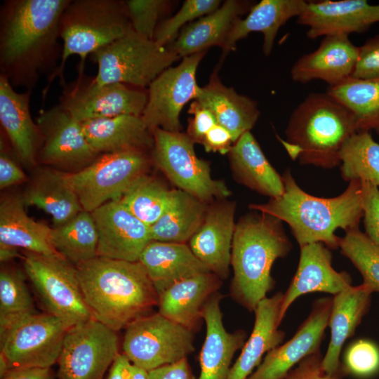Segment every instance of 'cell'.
I'll return each instance as SVG.
<instances>
[{
  "mask_svg": "<svg viewBox=\"0 0 379 379\" xmlns=\"http://www.w3.org/2000/svg\"><path fill=\"white\" fill-rule=\"evenodd\" d=\"M70 0H6L0 7V75L32 91L59 66L60 20Z\"/></svg>",
  "mask_w": 379,
  "mask_h": 379,
  "instance_id": "6da1fadb",
  "label": "cell"
},
{
  "mask_svg": "<svg viewBox=\"0 0 379 379\" xmlns=\"http://www.w3.org/2000/svg\"><path fill=\"white\" fill-rule=\"evenodd\" d=\"M282 178V195L270 198L265 204H251L249 208L286 222L300 247L320 242L330 249H337L340 237L335 234L336 230L347 232L359 228L364 213L361 180L350 181L338 197L321 198L302 190L289 170L284 173Z\"/></svg>",
  "mask_w": 379,
  "mask_h": 379,
  "instance_id": "7a4b0ae2",
  "label": "cell"
},
{
  "mask_svg": "<svg viewBox=\"0 0 379 379\" xmlns=\"http://www.w3.org/2000/svg\"><path fill=\"white\" fill-rule=\"evenodd\" d=\"M76 268L93 318L115 331L158 305L159 294L139 261L97 256Z\"/></svg>",
  "mask_w": 379,
  "mask_h": 379,
  "instance_id": "3957f363",
  "label": "cell"
},
{
  "mask_svg": "<svg viewBox=\"0 0 379 379\" xmlns=\"http://www.w3.org/2000/svg\"><path fill=\"white\" fill-rule=\"evenodd\" d=\"M291 248L279 219L256 211L241 217L236 224L232 244L233 298L248 310L254 311L274 288L271 276L274 262L286 257Z\"/></svg>",
  "mask_w": 379,
  "mask_h": 379,
  "instance_id": "277c9868",
  "label": "cell"
},
{
  "mask_svg": "<svg viewBox=\"0 0 379 379\" xmlns=\"http://www.w3.org/2000/svg\"><path fill=\"white\" fill-rule=\"evenodd\" d=\"M356 132L350 110L326 93H310L293 109L285 131L277 135L288 156L302 165L340 166V152Z\"/></svg>",
  "mask_w": 379,
  "mask_h": 379,
  "instance_id": "5b68a950",
  "label": "cell"
},
{
  "mask_svg": "<svg viewBox=\"0 0 379 379\" xmlns=\"http://www.w3.org/2000/svg\"><path fill=\"white\" fill-rule=\"evenodd\" d=\"M131 28L124 1L70 0L60 20L61 60L48 77L43 98L56 77L60 79L62 86L66 84L64 69L69 56H79L78 71H84L88 55L123 36Z\"/></svg>",
  "mask_w": 379,
  "mask_h": 379,
  "instance_id": "8992f818",
  "label": "cell"
},
{
  "mask_svg": "<svg viewBox=\"0 0 379 379\" xmlns=\"http://www.w3.org/2000/svg\"><path fill=\"white\" fill-rule=\"evenodd\" d=\"M89 57L98 65L93 77L97 84L121 83L145 89L180 58L167 46L139 35L132 28Z\"/></svg>",
  "mask_w": 379,
  "mask_h": 379,
  "instance_id": "52a82bcc",
  "label": "cell"
},
{
  "mask_svg": "<svg viewBox=\"0 0 379 379\" xmlns=\"http://www.w3.org/2000/svg\"><path fill=\"white\" fill-rule=\"evenodd\" d=\"M152 164L147 152L107 153L77 172L65 173V176L83 210L91 213L109 201H119L138 179L147 174Z\"/></svg>",
  "mask_w": 379,
  "mask_h": 379,
  "instance_id": "ba28073f",
  "label": "cell"
},
{
  "mask_svg": "<svg viewBox=\"0 0 379 379\" xmlns=\"http://www.w3.org/2000/svg\"><path fill=\"white\" fill-rule=\"evenodd\" d=\"M70 327L48 313L0 317V347L12 368H51Z\"/></svg>",
  "mask_w": 379,
  "mask_h": 379,
  "instance_id": "9c48e42d",
  "label": "cell"
},
{
  "mask_svg": "<svg viewBox=\"0 0 379 379\" xmlns=\"http://www.w3.org/2000/svg\"><path fill=\"white\" fill-rule=\"evenodd\" d=\"M152 133L153 164L178 190L208 204L230 194L222 181L212 178L208 163L197 157L194 142L187 133L159 128L152 129Z\"/></svg>",
  "mask_w": 379,
  "mask_h": 379,
  "instance_id": "30bf717a",
  "label": "cell"
},
{
  "mask_svg": "<svg viewBox=\"0 0 379 379\" xmlns=\"http://www.w3.org/2000/svg\"><path fill=\"white\" fill-rule=\"evenodd\" d=\"M24 267L46 313L70 328L93 318L80 288L76 266L62 255L26 251Z\"/></svg>",
  "mask_w": 379,
  "mask_h": 379,
  "instance_id": "8fae6325",
  "label": "cell"
},
{
  "mask_svg": "<svg viewBox=\"0 0 379 379\" xmlns=\"http://www.w3.org/2000/svg\"><path fill=\"white\" fill-rule=\"evenodd\" d=\"M122 348L131 364L148 371L174 364L194 350L193 331L161 314H149L126 328Z\"/></svg>",
  "mask_w": 379,
  "mask_h": 379,
  "instance_id": "7c38bea8",
  "label": "cell"
},
{
  "mask_svg": "<svg viewBox=\"0 0 379 379\" xmlns=\"http://www.w3.org/2000/svg\"><path fill=\"white\" fill-rule=\"evenodd\" d=\"M77 79L63 86L58 105L79 122L120 115L141 117L147 89L121 83L97 84L78 71Z\"/></svg>",
  "mask_w": 379,
  "mask_h": 379,
  "instance_id": "4fadbf2b",
  "label": "cell"
},
{
  "mask_svg": "<svg viewBox=\"0 0 379 379\" xmlns=\"http://www.w3.org/2000/svg\"><path fill=\"white\" fill-rule=\"evenodd\" d=\"M119 354L117 331L92 318L68 330L57 362V376L103 379Z\"/></svg>",
  "mask_w": 379,
  "mask_h": 379,
  "instance_id": "5bb4252c",
  "label": "cell"
},
{
  "mask_svg": "<svg viewBox=\"0 0 379 379\" xmlns=\"http://www.w3.org/2000/svg\"><path fill=\"white\" fill-rule=\"evenodd\" d=\"M206 53L183 58L178 65L167 68L149 84L141 117L151 131L159 128L170 132L180 131V112L189 101L197 98L200 91L196 73Z\"/></svg>",
  "mask_w": 379,
  "mask_h": 379,
  "instance_id": "9a60e30c",
  "label": "cell"
},
{
  "mask_svg": "<svg viewBox=\"0 0 379 379\" xmlns=\"http://www.w3.org/2000/svg\"><path fill=\"white\" fill-rule=\"evenodd\" d=\"M36 122L42 136L38 162L58 168L81 169L99 156L87 142L81 122L58 104L41 111Z\"/></svg>",
  "mask_w": 379,
  "mask_h": 379,
  "instance_id": "2e32d148",
  "label": "cell"
},
{
  "mask_svg": "<svg viewBox=\"0 0 379 379\" xmlns=\"http://www.w3.org/2000/svg\"><path fill=\"white\" fill-rule=\"evenodd\" d=\"M91 214L98 232V256L138 261L141 253L152 241L150 227L119 201H109Z\"/></svg>",
  "mask_w": 379,
  "mask_h": 379,
  "instance_id": "e0dca14e",
  "label": "cell"
},
{
  "mask_svg": "<svg viewBox=\"0 0 379 379\" xmlns=\"http://www.w3.org/2000/svg\"><path fill=\"white\" fill-rule=\"evenodd\" d=\"M332 304L333 298L316 300L293 337L268 352L257 370L246 379H284L295 364L320 350Z\"/></svg>",
  "mask_w": 379,
  "mask_h": 379,
  "instance_id": "ac0fdd59",
  "label": "cell"
},
{
  "mask_svg": "<svg viewBox=\"0 0 379 379\" xmlns=\"http://www.w3.org/2000/svg\"><path fill=\"white\" fill-rule=\"evenodd\" d=\"M297 22L308 27L307 36L312 39L361 33L379 22V4L372 5L366 0L307 1Z\"/></svg>",
  "mask_w": 379,
  "mask_h": 379,
  "instance_id": "d6986e66",
  "label": "cell"
},
{
  "mask_svg": "<svg viewBox=\"0 0 379 379\" xmlns=\"http://www.w3.org/2000/svg\"><path fill=\"white\" fill-rule=\"evenodd\" d=\"M235 207L234 202L222 199L209 204L201 225L188 241L195 256L221 279L227 278L231 265Z\"/></svg>",
  "mask_w": 379,
  "mask_h": 379,
  "instance_id": "ffe728a7",
  "label": "cell"
},
{
  "mask_svg": "<svg viewBox=\"0 0 379 379\" xmlns=\"http://www.w3.org/2000/svg\"><path fill=\"white\" fill-rule=\"evenodd\" d=\"M359 55L355 46L345 34L324 36L318 48L299 58L290 70L294 82L306 84L321 80L329 87L351 77Z\"/></svg>",
  "mask_w": 379,
  "mask_h": 379,
  "instance_id": "44dd1931",
  "label": "cell"
},
{
  "mask_svg": "<svg viewBox=\"0 0 379 379\" xmlns=\"http://www.w3.org/2000/svg\"><path fill=\"white\" fill-rule=\"evenodd\" d=\"M32 91L18 92L9 81L0 75V123L4 133L20 161L34 166L42 145L38 124L31 116Z\"/></svg>",
  "mask_w": 379,
  "mask_h": 379,
  "instance_id": "7402d4cb",
  "label": "cell"
},
{
  "mask_svg": "<svg viewBox=\"0 0 379 379\" xmlns=\"http://www.w3.org/2000/svg\"><path fill=\"white\" fill-rule=\"evenodd\" d=\"M352 286V279L345 272H337L332 267V254L322 243L300 246L296 272L284 293L280 319L295 299L312 292H324L333 295Z\"/></svg>",
  "mask_w": 379,
  "mask_h": 379,
  "instance_id": "603a6c76",
  "label": "cell"
},
{
  "mask_svg": "<svg viewBox=\"0 0 379 379\" xmlns=\"http://www.w3.org/2000/svg\"><path fill=\"white\" fill-rule=\"evenodd\" d=\"M372 291L364 284L351 286L333 297L329 317L331 340L323 357L322 366L328 375L342 379L345 373L340 362L345 342L354 333L362 318L368 312Z\"/></svg>",
  "mask_w": 379,
  "mask_h": 379,
  "instance_id": "cb8c5ba5",
  "label": "cell"
},
{
  "mask_svg": "<svg viewBox=\"0 0 379 379\" xmlns=\"http://www.w3.org/2000/svg\"><path fill=\"white\" fill-rule=\"evenodd\" d=\"M222 297L215 293L204 308L206 332L200 352L199 379H228L232 358L245 343L246 333L244 331L230 333L225 329L220 305Z\"/></svg>",
  "mask_w": 379,
  "mask_h": 379,
  "instance_id": "d4e9b609",
  "label": "cell"
},
{
  "mask_svg": "<svg viewBox=\"0 0 379 379\" xmlns=\"http://www.w3.org/2000/svg\"><path fill=\"white\" fill-rule=\"evenodd\" d=\"M221 280L208 272L174 283L159 295L158 312L194 331L204 320V306L220 288Z\"/></svg>",
  "mask_w": 379,
  "mask_h": 379,
  "instance_id": "484cf974",
  "label": "cell"
},
{
  "mask_svg": "<svg viewBox=\"0 0 379 379\" xmlns=\"http://www.w3.org/2000/svg\"><path fill=\"white\" fill-rule=\"evenodd\" d=\"M91 149L98 155L138 150L152 152V131L141 117L120 115L81 122Z\"/></svg>",
  "mask_w": 379,
  "mask_h": 379,
  "instance_id": "4316f807",
  "label": "cell"
},
{
  "mask_svg": "<svg viewBox=\"0 0 379 379\" xmlns=\"http://www.w3.org/2000/svg\"><path fill=\"white\" fill-rule=\"evenodd\" d=\"M194 100L213 114L218 124L231 133L234 142L251 131L260 116L256 101L222 84L218 69L213 71L208 83L201 87Z\"/></svg>",
  "mask_w": 379,
  "mask_h": 379,
  "instance_id": "83f0119b",
  "label": "cell"
},
{
  "mask_svg": "<svg viewBox=\"0 0 379 379\" xmlns=\"http://www.w3.org/2000/svg\"><path fill=\"white\" fill-rule=\"evenodd\" d=\"M284 293L278 292L265 298L257 305L252 333L245 342L241 352L231 366L228 379H246L258 366L265 353L279 346L285 333L279 329L281 322L280 308Z\"/></svg>",
  "mask_w": 379,
  "mask_h": 379,
  "instance_id": "f1b7e54d",
  "label": "cell"
},
{
  "mask_svg": "<svg viewBox=\"0 0 379 379\" xmlns=\"http://www.w3.org/2000/svg\"><path fill=\"white\" fill-rule=\"evenodd\" d=\"M248 1L227 0L214 12L185 27L167 47L180 58L206 51L213 46L222 48L234 21L249 12Z\"/></svg>",
  "mask_w": 379,
  "mask_h": 379,
  "instance_id": "f546056e",
  "label": "cell"
},
{
  "mask_svg": "<svg viewBox=\"0 0 379 379\" xmlns=\"http://www.w3.org/2000/svg\"><path fill=\"white\" fill-rule=\"evenodd\" d=\"M307 4L305 0H262L254 4L245 18L233 23L222 48L223 54L235 49L237 42L250 33L261 32L262 51L269 55L279 29L291 18H298Z\"/></svg>",
  "mask_w": 379,
  "mask_h": 379,
  "instance_id": "4dcf8cb0",
  "label": "cell"
},
{
  "mask_svg": "<svg viewBox=\"0 0 379 379\" xmlns=\"http://www.w3.org/2000/svg\"><path fill=\"white\" fill-rule=\"evenodd\" d=\"M138 261L159 295L177 281L211 272L187 244L151 241L141 253Z\"/></svg>",
  "mask_w": 379,
  "mask_h": 379,
  "instance_id": "1f68e13d",
  "label": "cell"
},
{
  "mask_svg": "<svg viewBox=\"0 0 379 379\" xmlns=\"http://www.w3.org/2000/svg\"><path fill=\"white\" fill-rule=\"evenodd\" d=\"M228 155L234 177L239 183L270 199L283 194L282 176L271 165L251 131L235 142Z\"/></svg>",
  "mask_w": 379,
  "mask_h": 379,
  "instance_id": "d6a6232c",
  "label": "cell"
},
{
  "mask_svg": "<svg viewBox=\"0 0 379 379\" xmlns=\"http://www.w3.org/2000/svg\"><path fill=\"white\" fill-rule=\"evenodd\" d=\"M22 196H5L0 203V243L41 255H60L51 239L52 228L30 218Z\"/></svg>",
  "mask_w": 379,
  "mask_h": 379,
  "instance_id": "836d02e7",
  "label": "cell"
},
{
  "mask_svg": "<svg viewBox=\"0 0 379 379\" xmlns=\"http://www.w3.org/2000/svg\"><path fill=\"white\" fill-rule=\"evenodd\" d=\"M36 171L22 195L25 206H34L51 215L55 227L83 211L64 172L53 168H39Z\"/></svg>",
  "mask_w": 379,
  "mask_h": 379,
  "instance_id": "e575fe53",
  "label": "cell"
},
{
  "mask_svg": "<svg viewBox=\"0 0 379 379\" xmlns=\"http://www.w3.org/2000/svg\"><path fill=\"white\" fill-rule=\"evenodd\" d=\"M208 204L180 190H173L171 201L150 227L152 241L186 244L199 229Z\"/></svg>",
  "mask_w": 379,
  "mask_h": 379,
  "instance_id": "d590c367",
  "label": "cell"
},
{
  "mask_svg": "<svg viewBox=\"0 0 379 379\" xmlns=\"http://www.w3.org/2000/svg\"><path fill=\"white\" fill-rule=\"evenodd\" d=\"M327 93L352 113L358 131L379 133V79L350 77Z\"/></svg>",
  "mask_w": 379,
  "mask_h": 379,
  "instance_id": "8d00e7d4",
  "label": "cell"
},
{
  "mask_svg": "<svg viewBox=\"0 0 379 379\" xmlns=\"http://www.w3.org/2000/svg\"><path fill=\"white\" fill-rule=\"evenodd\" d=\"M51 239L56 251L76 267L98 256V232L91 212L83 210L52 228Z\"/></svg>",
  "mask_w": 379,
  "mask_h": 379,
  "instance_id": "74e56055",
  "label": "cell"
},
{
  "mask_svg": "<svg viewBox=\"0 0 379 379\" xmlns=\"http://www.w3.org/2000/svg\"><path fill=\"white\" fill-rule=\"evenodd\" d=\"M340 160L343 180L368 182L379 189V143L370 132L354 133L343 146Z\"/></svg>",
  "mask_w": 379,
  "mask_h": 379,
  "instance_id": "f35d334b",
  "label": "cell"
},
{
  "mask_svg": "<svg viewBox=\"0 0 379 379\" xmlns=\"http://www.w3.org/2000/svg\"><path fill=\"white\" fill-rule=\"evenodd\" d=\"M173 190L146 174L138 179L119 201L136 218L151 227L167 208Z\"/></svg>",
  "mask_w": 379,
  "mask_h": 379,
  "instance_id": "ab89813d",
  "label": "cell"
},
{
  "mask_svg": "<svg viewBox=\"0 0 379 379\" xmlns=\"http://www.w3.org/2000/svg\"><path fill=\"white\" fill-rule=\"evenodd\" d=\"M341 253L363 277V284L372 292H379V248L359 228L345 232L339 238Z\"/></svg>",
  "mask_w": 379,
  "mask_h": 379,
  "instance_id": "60d3db41",
  "label": "cell"
},
{
  "mask_svg": "<svg viewBox=\"0 0 379 379\" xmlns=\"http://www.w3.org/2000/svg\"><path fill=\"white\" fill-rule=\"evenodd\" d=\"M36 312L34 301L18 270L1 268L0 272V317Z\"/></svg>",
  "mask_w": 379,
  "mask_h": 379,
  "instance_id": "b9f144b4",
  "label": "cell"
},
{
  "mask_svg": "<svg viewBox=\"0 0 379 379\" xmlns=\"http://www.w3.org/2000/svg\"><path fill=\"white\" fill-rule=\"evenodd\" d=\"M220 2L219 0L185 1L177 13L157 26L153 40L167 46L176 39L185 24L214 12L220 6Z\"/></svg>",
  "mask_w": 379,
  "mask_h": 379,
  "instance_id": "7bdbcfd3",
  "label": "cell"
},
{
  "mask_svg": "<svg viewBox=\"0 0 379 379\" xmlns=\"http://www.w3.org/2000/svg\"><path fill=\"white\" fill-rule=\"evenodd\" d=\"M131 28L139 35L153 40L157 22L168 8L165 0L124 1Z\"/></svg>",
  "mask_w": 379,
  "mask_h": 379,
  "instance_id": "ee69618b",
  "label": "cell"
},
{
  "mask_svg": "<svg viewBox=\"0 0 379 379\" xmlns=\"http://www.w3.org/2000/svg\"><path fill=\"white\" fill-rule=\"evenodd\" d=\"M345 373L368 377L379 371V347L368 340H358L346 350L343 366Z\"/></svg>",
  "mask_w": 379,
  "mask_h": 379,
  "instance_id": "f6af8a7d",
  "label": "cell"
},
{
  "mask_svg": "<svg viewBox=\"0 0 379 379\" xmlns=\"http://www.w3.org/2000/svg\"><path fill=\"white\" fill-rule=\"evenodd\" d=\"M352 77L379 79V35L369 38L359 46L358 58Z\"/></svg>",
  "mask_w": 379,
  "mask_h": 379,
  "instance_id": "bcb514c9",
  "label": "cell"
},
{
  "mask_svg": "<svg viewBox=\"0 0 379 379\" xmlns=\"http://www.w3.org/2000/svg\"><path fill=\"white\" fill-rule=\"evenodd\" d=\"M361 182L365 234L379 248V189L370 182Z\"/></svg>",
  "mask_w": 379,
  "mask_h": 379,
  "instance_id": "7dc6e473",
  "label": "cell"
},
{
  "mask_svg": "<svg viewBox=\"0 0 379 379\" xmlns=\"http://www.w3.org/2000/svg\"><path fill=\"white\" fill-rule=\"evenodd\" d=\"M188 113L193 115L188 121L187 134L194 143L201 144L206 133L218 124L213 114L194 100Z\"/></svg>",
  "mask_w": 379,
  "mask_h": 379,
  "instance_id": "c3c4849f",
  "label": "cell"
},
{
  "mask_svg": "<svg viewBox=\"0 0 379 379\" xmlns=\"http://www.w3.org/2000/svg\"><path fill=\"white\" fill-rule=\"evenodd\" d=\"M320 350L301 360L297 367L291 369L284 379H335L325 372Z\"/></svg>",
  "mask_w": 379,
  "mask_h": 379,
  "instance_id": "681fc988",
  "label": "cell"
},
{
  "mask_svg": "<svg viewBox=\"0 0 379 379\" xmlns=\"http://www.w3.org/2000/svg\"><path fill=\"white\" fill-rule=\"evenodd\" d=\"M26 180V175L7 150L4 139L1 138L0 153V188L21 183Z\"/></svg>",
  "mask_w": 379,
  "mask_h": 379,
  "instance_id": "f907efd6",
  "label": "cell"
},
{
  "mask_svg": "<svg viewBox=\"0 0 379 379\" xmlns=\"http://www.w3.org/2000/svg\"><path fill=\"white\" fill-rule=\"evenodd\" d=\"M235 143L231 133L224 127L217 124L205 135L202 145L208 152L228 154Z\"/></svg>",
  "mask_w": 379,
  "mask_h": 379,
  "instance_id": "816d5d0a",
  "label": "cell"
},
{
  "mask_svg": "<svg viewBox=\"0 0 379 379\" xmlns=\"http://www.w3.org/2000/svg\"><path fill=\"white\" fill-rule=\"evenodd\" d=\"M149 379H195L187 359L149 371Z\"/></svg>",
  "mask_w": 379,
  "mask_h": 379,
  "instance_id": "f5cc1de1",
  "label": "cell"
},
{
  "mask_svg": "<svg viewBox=\"0 0 379 379\" xmlns=\"http://www.w3.org/2000/svg\"><path fill=\"white\" fill-rule=\"evenodd\" d=\"M51 368L23 367L14 368L1 379H54Z\"/></svg>",
  "mask_w": 379,
  "mask_h": 379,
  "instance_id": "db71d44e",
  "label": "cell"
},
{
  "mask_svg": "<svg viewBox=\"0 0 379 379\" xmlns=\"http://www.w3.org/2000/svg\"><path fill=\"white\" fill-rule=\"evenodd\" d=\"M131 362L124 354H119L109 368L106 379H126V370Z\"/></svg>",
  "mask_w": 379,
  "mask_h": 379,
  "instance_id": "11a10c76",
  "label": "cell"
},
{
  "mask_svg": "<svg viewBox=\"0 0 379 379\" xmlns=\"http://www.w3.org/2000/svg\"><path fill=\"white\" fill-rule=\"evenodd\" d=\"M126 379H149V371L131 363L126 370Z\"/></svg>",
  "mask_w": 379,
  "mask_h": 379,
  "instance_id": "9f6ffc18",
  "label": "cell"
},
{
  "mask_svg": "<svg viewBox=\"0 0 379 379\" xmlns=\"http://www.w3.org/2000/svg\"><path fill=\"white\" fill-rule=\"evenodd\" d=\"M18 248L0 243V260L1 262L11 260L15 258L20 257Z\"/></svg>",
  "mask_w": 379,
  "mask_h": 379,
  "instance_id": "6f0895ef",
  "label": "cell"
},
{
  "mask_svg": "<svg viewBox=\"0 0 379 379\" xmlns=\"http://www.w3.org/2000/svg\"><path fill=\"white\" fill-rule=\"evenodd\" d=\"M12 368L6 357L0 352V377L2 378Z\"/></svg>",
  "mask_w": 379,
  "mask_h": 379,
  "instance_id": "680465c9",
  "label": "cell"
}]
</instances>
